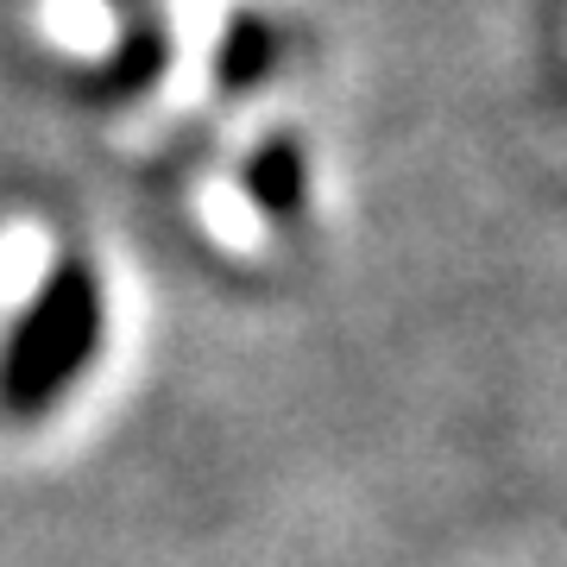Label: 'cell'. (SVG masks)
I'll return each instance as SVG.
<instances>
[{
  "label": "cell",
  "mask_w": 567,
  "mask_h": 567,
  "mask_svg": "<svg viewBox=\"0 0 567 567\" xmlns=\"http://www.w3.org/2000/svg\"><path fill=\"white\" fill-rule=\"evenodd\" d=\"M89 309H95V297H89L82 278L51 284V303H44V316L20 334V353H13V372H7V398H13V404H39L44 391L76 365L82 341H89Z\"/></svg>",
  "instance_id": "obj_1"
}]
</instances>
